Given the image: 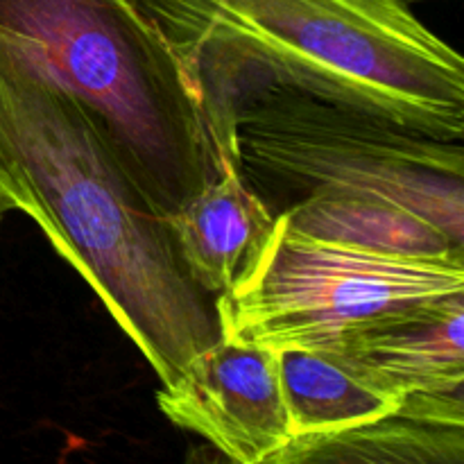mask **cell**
Wrapping results in <instances>:
<instances>
[{"instance_id":"obj_6","label":"cell","mask_w":464,"mask_h":464,"mask_svg":"<svg viewBox=\"0 0 464 464\" xmlns=\"http://www.w3.org/2000/svg\"><path fill=\"white\" fill-rule=\"evenodd\" d=\"M159 411L240 464H266L293 440L276 352L222 338L177 383Z\"/></svg>"},{"instance_id":"obj_5","label":"cell","mask_w":464,"mask_h":464,"mask_svg":"<svg viewBox=\"0 0 464 464\" xmlns=\"http://www.w3.org/2000/svg\"><path fill=\"white\" fill-rule=\"evenodd\" d=\"M464 295V256L399 254L293 229L279 218L258 270L216 297L222 338L340 347L417 308Z\"/></svg>"},{"instance_id":"obj_2","label":"cell","mask_w":464,"mask_h":464,"mask_svg":"<svg viewBox=\"0 0 464 464\" xmlns=\"http://www.w3.org/2000/svg\"><path fill=\"white\" fill-rule=\"evenodd\" d=\"M202 98L222 170L231 118L293 91L444 140L464 139V62L408 0H139Z\"/></svg>"},{"instance_id":"obj_11","label":"cell","mask_w":464,"mask_h":464,"mask_svg":"<svg viewBox=\"0 0 464 464\" xmlns=\"http://www.w3.org/2000/svg\"><path fill=\"white\" fill-rule=\"evenodd\" d=\"M184 464H240V462H236L234 458L225 456L222 451L213 449L211 444L204 442V444H198V447H193L188 453H186Z\"/></svg>"},{"instance_id":"obj_9","label":"cell","mask_w":464,"mask_h":464,"mask_svg":"<svg viewBox=\"0 0 464 464\" xmlns=\"http://www.w3.org/2000/svg\"><path fill=\"white\" fill-rule=\"evenodd\" d=\"M401 399L464 397V295L417 308L340 344Z\"/></svg>"},{"instance_id":"obj_7","label":"cell","mask_w":464,"mask_h":464,"mask_svg":"<svg viewBox=\"0 0 464 464\" xmlns=\"http://www.w3.org/2000/svg\"><path fill=\"white\" fill-rule=\"evenodd\" d=\"M181 261L213 297L243 285L261 266L279 218L238 170L225 168L168 218Z\"/></svg>"},{"instance_id":"obj_3","label":"cell","mask_w":464,"mask_h":464,"mask_svg":"<svg viewBox=\"0 0 464 464\" xmlns=\"http://www.w3.org/2000/svg\"><path fill=\"white\" fill-rule=\"evenodd\" d=\"M231 161L293 229L385 252L464 256L462 140L270 91L234 111Z\"/></svg>"},{"instance_id":"obj_12","label":"cell","mask_w":464,"mask_h":464,"mask_svg":"<svg viewBox=\"0 0 464 464\" xmlns=\"http://www.w3.org/2000/svg\"><path fill=\"white\" fill-rule=\"evenodd\" d=\"M9 211H14V207H12V202L7 199V195L3 193V188H0V225H3L5 216H7Z\"/></svg>"},{"instance_id":"obj_13","label":"cell","mask_w":464,"mask_h":464,"mask_svg":"<svg viewBox=\"0 0 464 464\" xmlns=\"http://www.w3.org/2000/svg\"><path fill=\"white\" fill-rule=\"evenodd\" d=\"M408 3H417V0H408Z\"/></svg>"},{"instance_id":"obj_10","label":"cell","mask_w":464,"mask_h":464,"mask_svg":"<svg viewBox=\"0 0 464 464\" xmlns=\"http://www.w3.org/2000/svg\"><path fill=\"white\" fill-rule=\"evenodd\" d=\"M276 362L293 438L352 429L392 415L403 403L343 349H279Z\"/></svg>"},{"instance_id":"obj_8","label":"cell","mask_w":464,"mask_h":464,"mask_svg":"<svg viewBox=\"0 0 464 464\" xmlns=\"http://www.w3.org/2000/svg\"><path fill=\"white\" fill-rule=\"evenodd\" d=\"M266 464H464V397L411 394L381 420L293 438Z\"/></svg>"},{"instance_id":"obj_1","label":"cell","mask_w":464,"mask_h":464,"mask_svg":"<svg viewBox=\"0 0 464 464\" xmlns=\"http://www.w3.org/2000/svg\"><path fill=\"white\" fill-rule=\"evenodd\" d=\"M0 188L93 288L161 385L222 340L216 297L84 109L0 50Z\"/></svg>"},{"instance_id":"obj_4","label":"cell","mask_w":464,"mask_h":464,"mask_svg":"<svg viewBox=\"0 0 464 464\" xmlns=\"http://www.w3.org/2000/svg\"><path fill=\"white\" fill-rule=\"evenodd\" d=\"M0 50L84 109L161 216L222 172L202 98L139 0H0Z\"/></svg>"}]
</instances>
